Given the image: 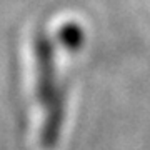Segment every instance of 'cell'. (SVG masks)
Returning a JSON list of instances; mask_svg holds the SVG:
<instances>
[{
  "label": "cell",
  "instance_id": "1",
  "mask_svg": "<svg viewBox=\"0 0 150 150\" xmlns=\"http://www.w3.org/2000/svg\"><path fill=\"white\" fill-rule=\"evenodd\" d=\"M35 54V79H37V98L43 112V123L40 140L45 149L57 145L64 125V93L55 67L54 45L45 32H37L33 38Z\"/></svg>",
  "mask_w": 150,
  "mask_h": 150
},
{
  "label": "cell",
  "instance_id": "2",
  "mask_svg": "<svg viewBox=\"0 0 150 150\" xmlns=\"http://www.w3.org/2000/svg\"><path fill=\"white\" fill-rule=\"evenodd\" d=\"M59 40L67 50H77V48H80L83 45L85 33H83L80 25H77L74 22H67L60 27Z\"/></svg>",
  "mask_w": 150,
  "mask_h": 150
}]
</instances>
